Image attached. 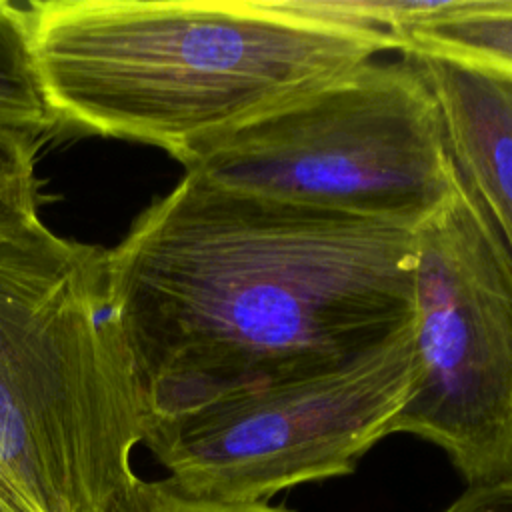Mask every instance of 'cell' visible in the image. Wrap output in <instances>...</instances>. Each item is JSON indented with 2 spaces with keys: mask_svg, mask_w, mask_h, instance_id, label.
I'll use <instances>...</instances> for the list:
<instances>
[{
  "mask_svg": "<svg viewBox=\"0 0 512 512\" xmlns=\"http://www.w3.org/2000/svg\"><path fill=\"white\" fill-rule=\"evenodd\" d=\"M412 266L410 228L184 172L106 250L144 430L384 342L410 322Z\"/></svg>",
  "mask_w": 512,
  "mask_h": 512,
  "instance_id": "obj_1",
  "label": "cell"
},
{
  "mask_svg": "<svg viewBox=\"0 0 512 512\" xmlns=\"http://www.w3.org/2000/svg\"><path fill=\"white\" fill-rule=\"evenodd\" d=\"M64 128L166 150L182 166L244 124L394 46L272 0L26 4Z\"/></svg>",
  "mask_w": 512,
  "mask_h": 512,
  "instance_id": "obj_2",
  "label": "cell"
},
{
  "mask_svg": "<svg viewBox=\"0 0 512 512\" xmlns=\"http://www.w3.org/2000/svg\"><path fill=\"white\" fill-rule=\"evenodd\" d=\"M142 442L106 250L40 218L0 234V512H110Z\"/></svg>",
  "mask_w": 512,
  "mask_h": 512,
  "instance_id": "obj_3",
  "label": "cell"
},
{
  "mask_svg": "<svg viewBox=\"0 0 512 512\" xmlns=\"http://www.w3.org/2000/svg\"><path fill=\"white\" fill-rule=\"evenodd\" d=\"M256 198L414 230L460 182L414 62L368 60L244 124L186 166Z\"/></svg>",
  "mask_w": 512,
  "mask_h": 512,
  "instance_id": "obj_4",
  "label": "cell"
},
{
  "mask_svg": "<svg viewBox=\"0 0 512 512\" xmlns=\"http://www.w3.org/2000/svg\"><path fill=\"white\" fill-rule=\"evenodd\" d=\"M412 238L414 376L390 434L436 444L468 486L510 480V254L462 176Z\"/></svg>",
  "mask_w": 512,
  "mask_h": 512,
  "instance_id": "obj_5",
  "label": "cell"
},
{
  "mask_svg": "<svg viewBox=\"0 0 512 512\" xmlns=\"http://www.w3.org/2000/svg\"><path fill=\"white\" fill-rule=\"evenodd\" d=\"M410 322L330 368L220 396L144 430L178 492L262 504L298 484L346 476L382 438L412 388Z\"/></svg>",
  "mask_w": 512,
  "mask_h": 512,
  "instance_id": "obj_6",
  "label": "cell"
},
{
  "mask_svg": "<svg viewBox=\"0 0 512 512\" xmlns=\"http://www.w3.org/2000/svg\"><path fill=\"white\" fill-rule=\"evenodd\" d=\"M430 84L454 164L494 222L512 260V78L408 54Z\"/></svg>",
  "mask_w": 512,
  "mask_h": 512,
  "instance_id": "obj_7",
  "label": "cell"
},
{
  "mask_svg": "<svg viewBox=\"0 0 512 512\" xmlns=\"http://www.w3.org/2000/svg\"><path fill=\"white\" fill-rule=\"evenodd\" d=\"M62 128L38 68L28 6L0 0V140L40 150Z\"/></svg>",
  "mask_w": 512,
  "mask_h": 512,
  "instance_id": "obj_8",
  "label": "cell"
},
{
  "mask_svg": "<svg viewBox=\"0 0 512 512\" xmlns=\"http://www.w3.org/2000/svg\"><path fill=\"white\" fill-rule=\"evenodd\" d=\"M400 52L512 78V0H458L448 14L406 28Z\"/></svg>",
  "mask_w": 512,
  "mask_h": 512,
  "instance_id": "obj_9",
  "label": "cell"
},
{
  "mask_svg": "<svg viewBox=\"0 0 512 512\" xmlns=\"http://www.w3.org/2000/svg\"><path fill=\"white\" fill-rule=\"evenodd\" d=\"M278 8L322 24L374 34L402 48V32L418 22L448 14L458 0H272Z\"/></svg>",
  "mask_w": 512,
  "mask_h": 512,
  "instance_id": "obj_10",
  "label": "cell"
},
{
  "mask_svg": "<svg viewBox=\"0 0 512 512\" xmlns=\"http://www.w3.org/2000/svg\"><path fill=\"white\" fill-rule=\"evenodd\" d=\"M38 150L0 140V234L38 220Z\"/></svg>",
  "mask_w": 512,
  "mask_h": 512,
  "instance_id": "obj_11",
  "label": "cell"
},
{
  "mask_svg": "<svg viewBox=\"0 0 512 512\" xmlns=\"http://www.w3.org/2000/svg\"><path fill=\"white\" fill-rule=\"evenodd\" d=\"M110 512H292L284 506L262 504H222L190 498L172 488L164 478H138Z\"/></svg>",
  "mask_w": 512,
  "mask_h": 512,
  "instance_id": "obj_12",
  "label": "cell"
},
{
  "mask_svg": "<svg viewBox=\"0 0 512 512\" xmlns=\"http://www.w3.org/2000/svg\"><path fill=\"white\" fill-rule=\"evenodd\" d=\"M442 512H512V478L468 486Z\"/></svg>",
  "mask_w": 512,
  "mask_h": 512,
  "instance_id": "obj_13",
  "label": "cell"
}]
</instances>
